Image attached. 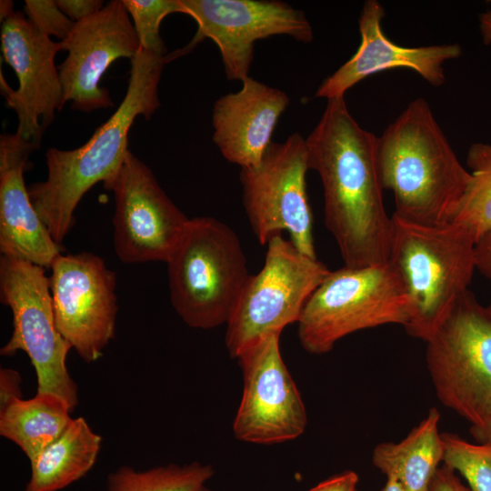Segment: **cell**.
<instances>
[{
	"instance_id": "obj_1",
	"label": "cell",
	"mask_w": 491,
	"mask_h": 491,
	"mask_svg": "<svg viewBox=\"0 0 491 491\" xmlns=\"http://www.w3.org/2000/svg\"><path fill=\"white\" fill-rule=\"evenodd\" d=\"M377 139L350 114L345 96L327 100L306 138L309 168L324 191L325 224L347 267L388 262L393 219L386 211Z\"/></svg>"
},
{
	"instance_id": "obj_2",
	"label": "cell",
	"mask_w": 491,
	"mask_h": 491,
	"mask_svg": "<svg viewBox=\"0 0 491 491\" xmlns=\"http://www.w3.org/2000/svg\"><path fill=\"white\" fill-rule=\"evenodd\" d=\"M165 55L141 48L131 59L128 85L122 103L82 146L46 151L47 177L28 187L38 216L59 246L75 224L82 197L98 182L113 176L128 149V134L138 115L150 120L160 106L158 85Z\"/></svg>"
},
{
	"instance_id": "obj_3",
	"label": "cell",
	"mask_w": 491,
	"mask_h": 491,
	"mask_svg": "<svg viewBox=\"0 0 491 491\" xmlns=\"http://www.w3.org/2000/svg\"><path fill=\"white\" fill-rule=\"evenodd\" d=\"M384 189L399 218L424 225L452 222L471 180L422 97L410 102L377 139Z\"/></svg>"
},
{
	"instance_id": "obj_4",
	"label": "cell",
	"mask_w": 491,
	"mask_h": 491,
	"mask_svg": "<svg viewBox=\"0 0 491 491\" xmlns=\"http://www.w3.org/2000/svg\"><path fill=\"white\" fill-rule=\"evenodd\" d=\"M388 262L406 290L411 319L406 333L426 341L456 299L468 290L476 240L462 225H424L392 215Z\"/></svg>"
},
{
	"instance_id": "obj_5",
	"label": "cell",
	"mask_w": 491,
	"mask_h": 491,
	"mask_svg": "<svg viewBox=\"0 0 491 491\" xmlns=\"http://www.w3.org/2000/svg\"><path fill=\"white\" fill-rule=\"evenodd\" d=\"M166 264L181 319L197 329L226 325L250 276L234 230L211 216L189 218Z\"/></svg>"
},
{
	"instance_id": "obj_6",
	"label": "cell",
	"mask_w": 491,
	"mask_h": 491,
	"mask_svg": "<svg viewBox=\"0 0 491 491\" xmlns=\"http://www.w3.org/2000/svg\"><path fill=\"white\" fill-rule=\"evenodd\" d=\"M411 305L401 277L389 263L333 271L313 292L297 322L308 353L323 355L355 332L384 325L404 328Z\"/></svg>"
},
{
	"instance_id": "obj_7",
	"label": "cell",
	"mask_w": 491,
	"mask_h": 491,
	"mask_svg": "<svg viewBox=\"0 0 491 491\" xmlns=\"http://www.w3.org/2000/svg\"><path fill=\"white\" fill-rule=\"evenodd\" d=\"M426 361L436 396L479 426L491 417V311L467 290L436 325Z\"/></svg>"
},
{
	"instance_id": "obj_8",
	"label": "cell",
	"mask_w": 491,
	"mask_h": 491,
	"mask_svg": "<svg viewBox=\"0 0 491 491\" xmlns=\"http://www.w3.org/2000/svg\"><path fill=\"white\" fill-rule=\"evenodd\" d=\"M330 270L276 234L266 244L265 262L250 275L226 323L225 346L237 358L256 342L298 322L305 305Z\"/></svg>"
},
{
	"instance_id": "obj_9",
	"label": "cell",
	"mask_w": 491,
	"mask_h": 491,
	"mask_svg": "<svg viewBox=\"0 0 491 491\" xmlns=\"http://www.w3.org/2000/svg\"><path fill=\"white\" fill-rule=\"evenodd\" d=\"M45 268L29 261L1 256L0 297L13 316V333L1 355L24 351L37 376V393H51L65 399L74 410L77 386L66 367L72 346L57 329L49 278Z\"/></svg>"
},
{
	"instance_id": "obj_10",
	"label": "cell",
	"mask_w": 491,
	"mask_h": 491,
	"mask_svg": "<svg viewBox=\"0 0 491 491\" xmlns=\"http://www.w3.org/2000/svg\"><path fill=\"white\" fill-rule=\"evenodd\" d=\"M309 169L306 139L298 133L282 143L272 142L257 165L241 169L244 208L262 246L286 232L301 253L317 258L306 192Z\"/></svg>"
},
{
	"instance_id": "obj_11",
	"label": "cell",
	"mask_w": 491,
	"mask_h": 491,
	"mask_svg": "<svg viewBox=\"0 0 491 491\" xmlns=\"http://www.w3.org/2000/svg\"><path fill=\"white\" fill-rule=\"evenodd\" d=\"M183 14L197 24L192 40L183 48L167 54L166 62L191 52L211 39L221 54L229 80L246 78L257 40L287 35L296 41L313 40L312 26L304 12L276 0H180Z\"/></svg>"
},
{
	"instance_id": "obj_12",
	"label": "cell",
	"mask_w": 491,
	"mask_h": 491,
	"mask_svg": "<svg viewBox=\"0 0 491 491\" xmlns=\"http://www.w3.org/2000/svg\"><path fill=\"white\" fill-rule=\"evenodd\" d=\"M115 197L113 241L126 264L167 262L189 218L160 186L152 170L130 150L105 181Z\"/></svg>"
},
{
	"instance_id": "obj_13",
	"label": "cell",
	"mask_w": 491,
	"mask_h": 491,
	"mask_svg": "<svg viewBox=\"0 0 491 491\" xmlns=\"http://www.w3.org/2000/svg\"><path fill=\"white\" fill-rule=\"evenodd\" d=\"M1 51L15 73L14 90L1 74V91L17 116L16 133L40 147L42 136L55 112L65 105L59 70L55 65L63 45L39 32L13 2L1 1Z\"/></svg>"
},
{
	"instance_id": "obj_14",
	"label": "cell",
	"mask_w": 491,
	"mask_h": 491,
	"mask_svg": "<svg viewBox=\"0 0 491 491\" xmlns=\"http://www.w3.org/2000/svg\"><path fill=\"white\" fill-rule=\"evenodd\" d=\"M50 269L57 329L85 363H93L115 337V274L88 252L60 254Z\"/></svg>"
},
{
	"instance_id": "obj_15",
	"label": "cell",
	"mask_w": 491,
	"mask_h": 491,
	"mask_svg": "<svg viewBox=\"0 0 491 491\" xmlns=\"http://www.w3.org/2000/svg\"><path fill=\"white\" fill-rule=\"evenodd\" d=\"M280 336H264L236 358L243 392L233 432L240 441L278 444L294 440L306 430V406L283 360Z\"/></svg>"
},
{
	"instance_id": "obj_16",
	"label": "cell",
	"mask_w": 491,
	"mask_h": 491,
	"mask_svg": "<svg viewBox=\"0 0 491 491\" xmlns=\"http://www.w3.org/2000/svg\"><path fill=\"white\" fill-rule=\"evenodd\" d=\"M68 55L58 66L64 103L85 113L114 105L99 85L107 68L119 58L130 60L140 43L123 0H113L100 11L76 22L60 41Z\"/></svg>"
},
{
	"instance_id": "obj_17",
	"label": "cell",
	"mask_w": 491,
	"mask_h": 491,
	"mask_svg": "<svg viewBox=\"0 0 491 491\" xmlns=\"http://www.w3.org/2000/svg\"><path fill=\"white\" fill-rule=\"evenodd\" d=\"M385 15L382 5L366 0L359 16L361 41L355 55L321 83L316 96L331 98L345 96V93L361 80L374 74L395 68H408L416 72L434 86L445 83L444 65L461 55L457 44L418 47L401 46L389 40L382 31Z\"/></svg>"
},
{
	"instance_id": "obj_18",
	"label": "cell",
	"mask_w": 491,
	"mask_h": 491,
	"mask_svg": "<svg viewBox=\"0 0 491 491\" xmlns=\"http://www.w3.org/2000/svg\"><path fill=\"white\" fill-rule=\"evenodd\" d=\"M38 148L17 133L0 135V252L51 268L61 248L33 206L24 178Z\"/></svg>"
},
{
	"instance_id": "obj_19",
	"label": "cell",
	"mask_w": 491,
	"mask_h": 491,
	"mask_svg": "<svg viewBox=\"0 0 491 491\" xmlns=\"http://www.w3.org/2000/svg\"><path fill=\"white\" fill-rule=\"evenodd\" d=\"M241 82L239 91L215 102L212 138L224 158L244 169L261 162L290 99L284 91L250 76Z\"/></svg>"
},
{
	"instance_id": "obj_20",
	"label": "cell",
	"mask_w": 491,
	"mask_h": 491,
	"mask_svg": "<svg viewBox=\"0 0 491 491\" xmlns=\"http://www.w3.org/2000/svg\"><path fill=\"white\" fill-rule=\"evenodd\" d=\"M439 420L440 412L431 407L404 439L376 445L372 453L374 466L386 478L397 481L406 491H427L444 459Z\"/></svg>"
},
{
	"instance_id": "obj_21",
	"label": "cell",
	"mask_w": 491,
	"mask_h": 491,
	"mask_svg": "<svg viewBox=\"0 0 491 491\" xmlns=\"http://www.w3.org/2000/svg\"><path fill=\"white\" fill-rule=\"evenodd\" d=\"M101 442L84 417L73 418L63 434L30 463L27 486L34 491H57L77 481L94 466Z\"/></svg>"
},
{
	"instance_id": "obj_22",
	"label": "cell",
	"mask_w": 491,
	"mask_h": 491,
	"mask_svg": "<svg viewBox=\"0 0 491 491\" xmlns=\"http://www.w3.org/2000/svg\"><path fill=\"white\" fill-rule=\"evenodd\" d=\"M73 409L62 397L37 393L0 411V435L15 443L30 463L67 428Z\"/></svg>"
},
{
	"instance_id": "obj_23",
	"label": "cell",
	"mask_w": 491,
	"mask_h": 491,
	"mask_svg": "<svg viewBox=\"0 0 491 491\" xmlns=\"http://www.w3.org/2000/svg\"><path fill=\"white\" fill-rule=\"evenodd\" d=\"M214 474L211 465L199 462L144 471L123 466L109 474L106 491H202Z\"/></svg>"
},
{
	"instance_id": "obj_24",
	"label": "cell",
	"mask_w": 491,
	"mask_h": 491,
	"mask_svg": "<svg viewBox=\"0 0 491 491\" xmlns=\"http://www.w3.org/2000/svg\"><path fill=\"white\" fill-rule=\"evenodd\" d=\"M466 163L471 180L452 222L466 228L476 243L491 231V145L473 144Z\"/></svg>"
},
{
	"instance_id": "obj_25",
	"label": "cell",
	"mask_w": 491,
	"mask_h": 491,
	"mask_svg": "<svg viewBox=\"0 0 491 491\" xmlns=\"http://www.w3.org/2000/svg\"><path fill=\"white\" fill-rule=\"evenodd\" d=\"M443 463L458 472L470 491H491V444L470 443L452 433H442Z\"/></svg>"
},
{
	"instance_id": "obj_26",
	"label": "cell",
	"mask_w": 491,
	"mask_h": 491,
	"mask_svg": "<svg viewBox=\"0 0 491 491\" xmlns=\"http://www.w3.org/2000/svg\"><path fill=\"white\" fill-rule=\"evenodd\" d=\"M123 3L133 22L140 47L167 55L160 36V25L167 15L183 13L180 0H123Z\"/></svg>"
},
{
	"instance_id": "obj_27",
	"label": "cell",
	"mask_w": 491,
	"mask_h": 491,
	"mask_svg": "<svg viewBox=\"0 0 491 491\" xmlns=\"http://www.w3.org/2000/svg\"><path fill=\"white\" fill-rule=\"evenodd\" d=\"M24 14L39 32L49 37L55 35L60 41L68 36L75 24L53 0H25Z\"/></svg>"
},
{
	"instance_id": "obj_28",
	"label": "cell",
	"mask_w": 491,
	"mask_h": 491,
	"mask_svg": "<svg viewBox=\"0 0 491 491\" xmlns=\"http://www.w3.org/2000/svg\"><path fill=\"white\" fill-rule=\"evenodd\" d=\"M59 9L73 22H79L100 11L105 5L101 0H56Z\"/></svg>"
},
{
	"instance_id": "obj_29",
	"label": "cell",
	"mask_w": 491,
	"mask_h": 491,
	"mask_svg": "<svg viewBox=\"0 0 491 491\" xmlns=\"http://www.w3.org/2000/svg\"><path fill=\"white\" fill-rule=\"evenodd\" d=\"M21 376L11 368L0 371V411L17 399L22 398Z\"/></svg>"
},
{
	"instance_id": "obj_30",
	"label": "cell",
	"mask_w": 491,
	"mask_h": 491,
	"mask_svg": "<svg viewBox=\"0 0 491 491\" xmlns=\"http://www.w3.org/2000/svg\"><path fill=\"white\" fill-rule=\"evenodd\" d=\"M359 477L351 470H346L335 475L307 491H358Z\"/></svg>"
},
{
	"instance_id": "obj_31",
	"label": "cell",
	"mask_w": 491,
	"mask_h": 491,
	"mask_svg": "<svg viewBox=\"0 0 491 491\" xmlns=\"http://www.w3.org/2000/svg\"><path fill=\"white\" fill-rule=\"evenodd\" d=\"M427 491H470L456 476L453 468L444 464L436 470Z\"/></svg>"
},
{
	"instance_id": "obj_32",
	"label": "cell",
	"mask_w": 491,
	"mask_h": 491,
	"mask_svg": "<svg viewBox=\"0 0 491 491\" xmlns=\"http://www.w3.org/2000/svg\"><path fill=\"white\" fill-rule=\"evenodd\" d=\"M475 262L476 269L491 281V231L476 241ZM487 307L491 311V300Z\"/></svg>"
},
{
	"instance_id": "obj_33",
	"label": "cell",
	"mask_w": 491,
	"mask_h": 491,
	"mask_svg": "<svg viewBox=\"0 0 491 491\" xmlns=\"http://www.w3.org/2000/svg\"><path fill=\"white\" fill-rule=\"evenodd\" d=\"M469 431L477 443L491 444V417L479 426H471Z\"/></svg>"
},
{
	"instance_id": "obj_34",
	"label": "cell",
	"mask_w": 491,
	"mask_h": 491,
	"mask_svg": "<svg viewBox=\"0 0 491 491\" xmlns=\"http://www.w3.org/2000/svg\"><path fill=\"white\" fill-rule=\"evenodd\" d=\"M479 28L486 45L491 43V11H486L479 15Z\"/></svg>"
},
{
	"instance_id": "obj_35",
	"label": "cell",
	"mask_w": 491,
	"mask_h": 491,
	"mask_svg": "<svg viewBox=\"0 0 491 491\" xmlns=\"http://www.w3.org/2000/svg\"><path fill=\"white\" fill-rule=\"evenodd\" d=\"M382 491H406L403 486L393 478H386Z\"/></svg>"
},
{
	"instance_id": "obj_36",
	"label": "cell",
	"mask_w": 491,
	"mask_h": 491,
	"mask_svg": "<svg viewBox=\"0 0 491 491\" xmlns=\"http://www.w3.org/2000/svg\"><path fill=\"white\" fill-rule=\"evenodd\" d=\"M25 491H34L30 486H26L25 487Z\"/></svg>"
},
{
	"instance_id": "obj_37",
	"label": "cell",
	"mask_w": 491,
	"mask_h": 491,
	"mask_svg": "<svg viewBox=\"0 0 491 491\" xmlns=\"http://www.w3.org/2000/svg\"><path fill=\"white\" fill-rule=\"evenodd\" d=\"M202 491H212V490L208 489V488L205 486Z\"/></svg>"
}]
</instances>
